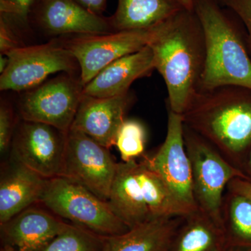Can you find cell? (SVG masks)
Returning <instances> with one entry per match:
<instances>
[{
    "instance_id": "6da1fadb",
    "label": "cell",
    "mask_w": 251,
    "mask_h": 251,
    "mask_svg": "<svg viewBox=\"0 0 251 251\" xmlns=\"http://www.w3.org/2000/svg\"><path fill=\"white\" fill-rule=\"evenodd\" d=\"M181 115L186 126L243 171L251 150V89L224 85L198 90Z\"/></svg>"
},
{
    "instance_id": "7a4b0ae2",
    "label": "cell",
    "mask_w": 251,
    "mask_h": 251,
    "mask_svg": "<svg viewBox=\"0 0 251 251\" xmlns=\"http://www.w3.org/2000/svg\"><path fill=\"white\" fill-rule=\"evenodd\" d=\"M155 69L166 83L167 107L182 115L201 86L206 49L204 33L197 15L185 9L160 26L149 45Z\"/></svg>"
},
{
    "instance_id": "3957f363",
    "label": "cell",
    "mask_w": 251,
    "mask_h": 251,
    "mask_svg": "<svg viewBox=\"0 0 251 251\" xmlns=\"http://www.w3.org/2000/svg\"><path fill=\"white\" fill-rule=\"evenodd\" d=\"M193 11L202 25L206 57L199 90L220 86L251 89V55L242 23L216 0H194Z\"/></svg>"
},
{
    "instance_id": "277c9868",
    "label": "cell",
    "mask_w": 251,
    "mask_h": 251,
    "mask_svg": "<svg viewBox=\"0 0 251 251\" xmlns=\"http://www.w3.org/2000/svg\"><path fill=\"white\" fill-rule=\"evenodd\" d=\"M40 204L62 219L104 237L130 229L107 201L65 176L48 180Z\"/></svg>"
},
{
    "instance_id": "5b68a950",
    "label": "cell",
    "mask_w": 251,
    "mask_h": 251,
    "mask_svg": "<svg viewBox=\"0 0 251 251\" xmlns=\"http://www.w3.org/2000/svg\"><path fill=\"white\" fill-rule=\"evenodd\" d=\"M184 137L198 207L224 228L221 209L227 184L236 178L247 179V176L209 142L185 125Z\"/></svg>"
},
{
    "instance_id": "8992f818",
    "label": "cell",
    "mask_w": 251,
    "mask_h": 251,
    "mask_svg": "<svg viewBox=\"0 0 251 251\" xmlns=\"http://www.w3.org/2000/svg\"><path fill=\"white\" fill-rule=\"evenodd\" d=\"M161 25L146 29L73 35L61 44L77 61L80 82L85 87L110 63L150 45Z\"/></svg>"
},
{
    "instance_id": "52a82bcc",
    "label": "cell",
    "mask_w": 251,
    "mask_h": 251,
    "mask_svg": "<svg viewBox=\"0 0 251 251\" xmlns=\"http://www.w3.org/2000/svg\"><path fill=\"white\" fill-rule=\"evenodd\" d=\"M6 56L9 62L0 75L1 91L27 92L44 83L52 74H73L79 67L71 52L55 41L21 46Z\"/></svg>"
},
{
    "instance_id": "ba28073f",
    "label": "cell",
    "mask_w": 251,
    "mask_h": 251,
    "mask_svg": "<svg viewBox=\"0 0 251 251\" xmlns=\"http://www.w3.org/2000/svg\"><path fill=\"white\" fill-rule=\"evenodd\" d=\"M83 88L80 79L67 73L46 81L21 97L18 105L21 119L68 133L83 98Z\"/></svg>"
},
{
    "instance_id": "9c48e42d",
    "label": "cell",
    "mask_w": 251,
    "mask_h": 251,
    "mask_svg": "<svg viewBox=\"0 0 251 251\" xmlns=\"http://www.w3.org/2000/svg\"><path fill=\"white\" fill-rule=\"evenodd\" d=\"M184 127L182 115L168 108L166 139L152 156L144 155L142 160L161 178L176 201L189 214L198 207L193 194L192 172L185 147Z\"/></svg>"
},
{
    "instance_id": "30bf717a",
    "label": "cell",
    "mask_w": 251,
    "mask_h": 251,
    "mask_svg": "<svg viewBox=\"0 0 251 251\" xmlns=\"http://www.w3.org/2000/svg\"><path fill=\"white\" fill-rule=\"evenodd\" d=\"M117 166L109 149L80 130L68 132L63 176L108 202Z\"/></svg>"
},
{
    "instance_id": "8fae6325",
    "label": "cell",
    "mask_w": 251,
    "mask_h": 251,
    "mask_svg": "<svg viewBox=\"0 0 251 251\" xmlns=\"http://www.w3.org/2000/svg\"><path fill=\"white\" fill-rule=\"evenodd\" d=\"M67 137L52 126L21 120L11 143L13 158L46 179L62 176Z\"/></svg>"
},
{
    "instance_id": "7c38bea8",
    "label": "cell",
    "mask_w": 251,
    "mask_h": 251,
    "mask_svg": "<svg viewBox=\"0 0 251 251\" xmlns=\"http://www.w3.org/2000/svg\"><path fill=\"white\" fill-rule=\"evenodd\" d=\"M133 100L129 92L110 98L84 95L72 128L83 132L110 150L115 146L119 130Z\"/></svg>"
},
{
    "instance_id": "4fadbf2b",
    "label": "cell",
    "mask_w": 251,
    "mask_h": 251,
    "mask_svg": "<svg viewBox=\"0 0 251 251\" xmlns=\"http://www.w3.org/2000/svg\"><path fill=\"white\" fill-rule=\"evenodd\" d=\"M69 224L39 203L0 224L1 239L4 245L26 251H41Z\"/></svg>"
},
{
    "instance_id": "5bb4252c",
    "label": "cell",
    "mask_w": 251,
    "mask_h": 251,
    "mask_svg": "<svg viewBox=\"0 0 251 251\" xmlns=\"http://www.w3.org/2000/svg\"><path fill=\"white\" fill-rule=\"evenodd\" d=\"M36 19L44 30L54 35L114 31L110 18L91 12L74 0H39Z\"/></svg>"
},
{
    "instance_id": "9a60e30c",
    "label": "cell",
    "mask_w": 251,
    "mask_h": 251,
    "mask_svg": "<svg viewBox=\"0 0 251 251\" xmlns=\"http://www.w3.org/2000/svg\"><path fill=\"white\" fill-rule=\"evenodd\" d=\"M155 69L150 46L117 59L103 68L83 88V94L96 98H110L129 92L133 82L150 75Z\"/></svg>"
},
{
    "instance_id": "2e32d148",
    "label": "cell",
    "mask_w": 251,
    "mask_h": 251,
    "mask_svg": "<svg viewBox=\"0 0 251 251\" xmlns=\"http://www.w3.org/2000/svg\"><path fill=\"white\" fill-rule=\"evenodd\" d=\"M48 180L14 158L1 173L0 224H4L25 209L39 204Z\"/></svg>"
},
{
    "instance_id": "e0dca14e",
    "label": "cell",
    "mask_w": 251,
    "mask_h": 251,
    "mask_svg": "<svg viewBox=\"0 0 251 251\" xmlns=\"http://www.w3.org/2000/svg\"><path fill=\"white\" fill-rule=\"evenodd\" d=\"M182 218L150 219L125 233L105 237L103 251H170Z\"/></svg>"
},
{
    "instance_id": "ac0fdd59",
    "label": "cell",
    "mask_w": 251,
    "mask_h": 251,
    "mask_svg": "<svg viewBox=\"0 0 251 251\" xmlns=\"http://www.w3.org/2000/svg\"><path fill=\"white\" fill-rule=\"evenodd\" d=\"M138 162L117 163L108 202L130 228L150 219L138 177Z\"/></svg>"
},
{
    "instance_id": "d6986e66",
    "label": "cell",
    "mask_w": 251,
    "mask_h": 251,
    "mask_svg": "<svg viewBox=\"0 0 251 251\" xmlns=\"http://www.w3.org/2000/svg\"><path fill=\"white\" fill-rule=\"evenodd\" d=\"M185 9L183 0H118L110 21L114 31L150 29Z\"/></svg>"
},
{
    "instance_id": "ffe728a7",
    "label": "cell",
    "mask_w": 251,
    "mask_h": 251,
    "mask_svg": "<svg viewBox=\"0 0 251 251\" xmlns=\"http://www.w3.org/2000/svg\"><path fill=\"white\" fill-rule=\"evenodd\" d=\"M224 229L199 208L183 216L170 251H226Z\"/></svg>"
},
{
    "instance_id": "44dd1931",
    "label": "cell",
    "mask_w": 251,
    "mask_h": 251,
    "mask_svg": "<svg viewBox=\"0 0 251 251\" xmlns=\"http://www.w3.org/2000/svg\"><path fill=\"white\" fill-rule=\"evenodd\" d=\"M226 191L221 209L226 244L235 250L251 251V201Z\"/></svg>"
},
{
    "instance_id": "7402d4cb",
    "label": "cell",
    "mask_w": 251,
    "mask_h": 251,
    "mask_svg": "<svg viewBox=\"0 0 251 251\" xmlns=\"http://www.w3.org/2000/svg\"><path fill=\"white\" fill-rule=\"evenodd\" d=\"M137 173L150 219L188 215L161 178L143 160L138 163Z\"/></svg>"
},
{
    "instance_id": "603a6c76",
    "label": "cell",
    "mask_w": 251,
    "mask_h": 251,
    "mask_svg": "<svg viewBox=\"0 0 251 251\" xmlns=\"http://www.w3.org/2000/svg\"><path fill=\"white\" fill-rule=\"evenodd\" d=\"M105 244L104 236L69 224L67 228L41 251H103Z\"/></svg>"
},
{
    "instance_id": "cb8c5ba5",
    "label": "cell",
    "mask_w": 251,
    "mask_h": 251,
    "mask_svg": "<svg viewBox=\"0 0 251 251\" xmlns=\"http://www.w3.org/2000/svg\"><path fill=\"white\" fill-rule=\"evenodd\" d=\"M146 130L141 122L126 120L117 134L115 146L118 149L122 161L136 160L145 155Z\"/></svg>"
},
{
    "instance_id": "d4e9b609",
    "label": "cell",
    "mask_w": 251,
    "mask_h": 251,
    "mask_svg": "<svg viewBox=\"0 0 251 251\" xmlns=\"http://www.w3.org/2000/svg\"><path fill=\"white\" fill-rule=\"evenodd\" d=\"M36 0H0L1 16L18 23H26Z\"/></svg>"
},
{
    "instance_id": "484cf974",
    "label": "cell",
    "mask_w": 251,
    "mask_h": 251,
    "mask_svg": "<svg viewBox=\"0 0 251 251\" xmlns=\"http://www.w3.org/2000/svg\"><path fill=\"white\" fill-rule=\"evenodd\" d=\"M16 126L11 105L1 102L0 106V151L1 154L6 153L11 146Z\"/></svg>"
},
{
    "instance_id": "4316f807",
    "label": "cell",
    "mask_w": 251,
    "mask_h": 251,
    "mask_svg": "<svg viewBox=\"0 0 251 251\" xmlns=\"http://www.w3.org/2000/svg\"><path fill=\"white\" fill-rule=\"evenodd\" d=\"M221 6L229 10L242 23L247 32L251 55V0H216Z\"/></svg>"
},
{
    "instance_id": "83f0119b",
    "label": "cell",
    "mask_w": 251,
    "mask_h": 251,
    "mask_svg": "<svg viewBox=\"0 0 251 251\" xmlns=\"http://www.w3.org/2000/svg\"><path fill=\"white\" fill-rule=\"evenodd\" d=\"M23 45L20 44L11 21L3 16H0V51L1 54L6 55L13 50Z\"/></svg>"
},
{
    "instance_id": "f1b7e54d",
    "label": "cell",
    "mask_w": 251,
    "mask_h": 251,
    "mask_svg": "<svg viewBox=\"0 0 251 251\" xmlns=\"http://www.w3.org/2000/svg\"><path fill=\"white\" fill-rule=\"evenodd\" d=\"M226 190L246 196L251 201V182L247 179L236 178L227 184Z\"/></svg>"
},
{
    "instance_id": "f546056e",
    "label": "cell",
    "mask_w": 251,
    "mask_h": 251,
    "mask_svg": "<svg viewBox=\"0 0 251 251\" xmlns=\"http://www.w3.org/2000/svg\"><path fill=\"white\" fill-rule=\"evenodd\" d=\"M86 9L101 16L106 7L107 0H74Z\"/></svg>"
},
{
    "instance_id": "4dcf8cb0",
    "label": "cell",
    "mask_w": 251,
    "mask_h": 251,
    "mask_svg": "<svg viewBox=\"0 0 251 251\" xmlns=\"http://www.w3.org/2000/svg\"><path fill=\"white\" fill-rule=\"evenodd\" d=\"M243 172L247 176V180L251 182V150L249 155H248L247 161L245 162L244 168H243Z\"/></svg>"
},
{
    "instance_id": "1f68e13d",
    "label": "cell",
    "mask_w": 251,
    "mask_h": 251,
    "mask_svg": "<svg viewBox=\"0 0 251 251\" xmlns=\"http://www.w3.org/2000/svg\"><path fill=\"white\" fill-rule=\"evenodd\" d=\"M8 62H9V59H8L7 56L1 54V57H0V73L1 74H2L6 68L7 67Z\"/></svg>"
},
{
    "instance_id": "d6a6232c",
    "label": "cell",
    "mask_w": 251,
    "mask_h": 251,
    "mask_svg": "<svg viewBox=\"0 0 251 251\" xmlns=\"http://www.w3.org/2000/svg\"><path fill=\"white\" fill-rule=\"evenodd\" d=\"M193 1L194 0H183L185 8L188 10H193Z\"/></svg>"
},
{
    "instance_id": "836d02e7",
    "label": "cell",
    "mask_w": 251,
    "mask_h": 251,
    "mask_svg": "<svg viewBox=\"0 0 251 251\" xmlns=\"http://www.w3.org/2000/svg\"><path fill=\"white\" fill-rule=\"evenodd\" d=\"M1 251H26L21 250V249H16V248L11 247L9 245H4V247L1 248Z\"/></svg>"
},
{
    "instance_id": "e575fe53",
    "label": "cell",
    "mask_w": 251,
    "mask_h": 251,
    "mask_svg": "<svg viewBox=\"0 0 251 251\" xmlns=\"http://www.w3.org/2000/svg\"><path fill=\"white\" fill-rule=\"evenodd\" d=\"M251 251L249 250H228V251Z\"/></svg>"
}]
</instances>
